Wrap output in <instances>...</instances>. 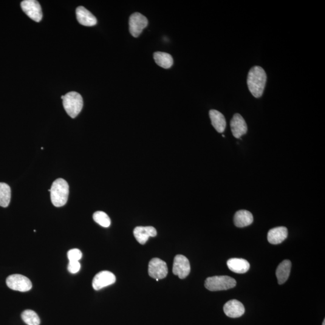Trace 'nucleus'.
<instances>
[{"mask_svg": "<svg viewBox=\"0 0 325 325\" xmlns=\"http://www.w3.org/2000/svg\"><path fill=\"white\" fill-rule=\"evenodd\" d=\"M266 80V73L261 67L255 66L250 69L248 73L247 84L249 90L254 97H261Z\"/></svg>", "mask_w": 325, "mask_h": 325, "instance_id": "1", "label": "nucleus"}, {"mask_svg": "<svg viewBox=\"0 0 325 325\" xmlns=\"http://www.w3.org/2000/svg\"><path fill=\"white\" fill-rule=\"evenodd\" d=\"M51 200L56 207H61L66 204L68 199L69 188L68 184L62 179L53 182L50 189Z\"/></svg>", "mask_w": 325, "mask_h": 325, "instance_id": "2", "label": "nucleus"}, {"mask_svg": "<svg viewBox=\"0 0 325 325\" xmlns=\"http://www.w3.org/2000/svg\"><path fill=\"white\" fill-rule=\"evenodd\" d=\"M63 105L65 111L72 118L77 117L83 107V100L80 94L70 92L64 95Z\"/></svg>", "mask_w": 325, "mask_h": 325, "instance_id": "3", "label": "nucleus"}, {"mask_svg": "<svg viewBox=\"0 0 325 325\" xmlns=\"http://www.w3.org/2000/svg\"><path fill=\"white\" fill-rule=\"evenodd\" d=\"M236 281L228 276H215L209 277L205 282L206 289L211 292L227 290L236 286Z\"/></svg>", "mask_w": 325, "mask_h": 325, "instance_id": "4", "label": "nucleus"}, {"mask_svg": "<svg viewBox=\"0 0 325 325\" xmlns=\"http://www.w3.org/2000/svg\"><path fill=\"white\" fill-rule=\"evenodd\" d=\"M6 284L10 289L21 292H28L32 288V283L30 279L19 274H14L8 276Z\"/></svg>", "mask_w": 325, "mask_h": 325, "instance_id": "5", "label": "nucleus"}, {"mask_svg": "<svg viewBox=\"0 0 325 325\" xmlns=\"http://www.w3.org/2000/svg\"><path fill=\"white\" fill-rule=\"evenodd\" d=\"M148 24V19L140 13H134L130 17L129 30L131 35L137 38Z\"/></svg>", "mask_w": 325, "mask_h": 325, "instance_id": "6", "label": "nucleus"}, {"mask_svg": "<svg viewBox=\"0 0 325 325\" xmlns=\"http://www.w3.org/2000/svg\"><path fill=\"white\" fill-rule=\"evenodd\" d=\"M168 268L166 262L159 259H152L149 261L148 274L152 278L160 279L168 275Z\"/></svg>", "mask_w": 325, "mask_h": 325, "instance_id": "7", "label": "nucleus"}, {"mask_svg": "<svg viewBox=\"0 0 325 325\" xmlns=\"http://www.w3.org/2000/svg\"><path fill=\"white\" fill-rule=\"evenodd\" d=\"M21 5L24 12L33 21L39 22L42 20V8L38 1L24 0L21 2Z\"/></svg>", "mask_w": 325, "mask_h": 325, "instance_id": "8", "label": "nucleus"}, {"mask_svg": "<svg viewBox=\"0 0 325 325\" xmlns=\"http://www.w3.org/2000/svg\"><path fill=\"white\" fill-rule=\"evenodd\" d=\"M173 273L180 279H185L191 272V265L189 260L183 255L175 256L174 260Z\"/></svg>", "mask_w": 325, "mask_h": 325, "instance_id": "9", "label": "nucleus"}, {"mask_svg": "<svg viewBox=\"0 0 325 325\" xmlns=\"http://www.w3.org/2000/svg\"><path fill=\"white\" fill-rule=\"evenodd\" d=\"M115 282L116 276L114 273L109 271H102L94 277L92 281V286L94 290H100L114 284Z\"/></svg>", "mask_w": 325, "mask_h": 325, "instance_id": "10", "label": "nucleus"}, {"mask_svg": "<svg viewBox=\"0 0 325 325\" xmlns=\"http://www.w3.org/2000/svg\"><path fill=\"white\" fill-rule=\"evenodd\" d=\"M231 131L234 137L239 138L243 135L247 134L248 131V127L245 121L239 114H236L233 116V119L231 121Z\"/></svg>", "mask_w": 325, "mask_h": 325, "instance_id": "11", "label": "nucleus"}, {"mask_svg": "<svg viewBox=\"0 0 325 325\" xmlns=\"http://www.w3.org/2000/svg\"><path fill=\"white\" fill-rule=\"evenodd\" d=\"M224 311L225 315L231 318L241 317L245 312L244 305L236 299L227 302L224 305Z\"/></svg>", "mask_w": 325, "mask_h": 325, "instance_id": "12", "label": "nucleus"}, {"mask_svg": "<svg viewBox=\"0 0 325 325\" xmlns=\"http://www.w3.org/2000/svg\"><path fill=\"white\" fill-rule=\"evenodd\" d=\"M76 15H77L79 23L84 26H94L97 23V19L96 17L83 6H79L77 8Z\"/></svg>", "mask_w": 325, "mask_h": 325, "instance_id": "13", "label": "nucleus"}, {"mask_svg": "<svg viewBox=\"0 0 325 325\" xmlns=\"http://www.w3.org/2000/svg\"><path fill=\"white\" fill-rule=\"evenodd\" d=\"M134 236L141 245H145L149 237L157 236V231L153 227H137L133 231Z\"/></svg>", "mask_w": 325, "mask_h": 325, "instance_id": "14", "label": "nucleus"}, {"mask_svg": "<svg viewBox=\"0 0 325 325\" xmlns=\"http://www.w3.org/2000/svg\"><path fill=\"white\" fill-rule=\"evenodd\" d=\"M287 236L288 230L286 227H276L268 231L267 240L271 244L278 245L283 242Z\"/></svg>", "mask_w": 325, "mask_h": 325, "instance_id": "15", "label": "nucleus"}, {"mask_svg": "<svg viewBox=\"0 0 325 325\" xmlns=\"http://www.w3.org/2000/svg\"><path fill=\"white\" fill-rule=\"evenodd\" d=\"M227 265L232 272L239 274L247 272L250 268L249 262L242 259H231L227 261Z\"/></svg>", "mask_w": 325, "mask_h": 325, "instance_id": "16", "label": "nucleus"}, {"mask_svg": "<svg viewBox=\"0 0 325 325\" xmlns=\"http://www.w3.org/2000/svg\"><path fill=\"white\" fill-rule=\"evenodd\" d=\"M254 217L251 212L242 210L236 212L234 217V224L237 227L243 228L248 227L252 224Z\"/></svg>", "mask_w": 325, "mask_h": 325, "instance_id": "17", "label": "nucleus"}, {"mask_svg": "<svg viewBox=\"0 0 325 325\" xmlns=\"http://www.w3.org/2000/svg\"><path fill=\"white\" fill-rule=\"evenodd\" d=\"M209 115H210L212 126L216 131L219 133L224 132L227 126L224 116L216 110H211L209 112Z\"/></svg>", "mask_w": 325, "mask_h": 325, "instance_id": "18", "label": "nucleus"}, {"mask_svg": "<svg viewBox=\"0 0 325 325\" xmlns=\"http://www.w3.org/2000/svg\"><path fill=\"white\" fill-rule=\"evenodd\" d=\"M292 263L289 260H285L279 264L276 271V276L279 284H283L290 276Z\"/></svg>", "mask_w": 325, "mask_h": 325, "instance_id": "19", "label": "nucleus"}, {"mask_svg": "<svg viewBox=\"0 0 325 325\" xmlns=\"http://www.w3.org/2000/svg\"><path fill=\"white\" fill-rule=\"evenodd\" d=\"M154 58L155 62L159 66L165 69H169L173 65V58L168 53L163 52H156L154 54Z\"/></svg>", "mask_w": 325, "mask_h": 325, "instance_id": "20", "label": "nucleus"}, {"mask_svg": "<svg viewBox=\"0 0 325 325\" xmlns=\"http://www.w3.org/2000/svg\"><path fill=\"white\" fill-rule=\"evenodd\" d=\"M11 199V189L6 183H0V206L7 207Z\"/></svg>", "mask_w": 325, "mask_h": 325, "instance_id": "21", "label": "nucleus"}, {"mask_svg": "<svg viewBox=\"0 0 325 325\" xmlns=\"http://www.w3.org/2000/svg\"><path fill=\"white\" fill-rule=\"evenodd\" d=\"M21 318L25 323L28 325H39L41 323L38 315L32 310L24 311L22 313Z\"/></svg>", "mask_w": 325, "mask_h": 325, "instance_id": "22", "label": "nucleus"}, {"mask_svg": "<svg viewBox=\"0 0 325 325\" xmlns=\"http://www.w3.org/2000/svg\"><path fill=\"white\" fill-rule=\"evenodd\" d=\"M93 219L98 224L104 228H108L111 224V220H110V217L103 211H98L95 212L94 215H93Z\"/></svg>", "mask_w": 325, "mask_h": 325, "instance_id": "23", "label": "nucleus"}, {"mask_svg": "<svg viewBox=\"0 0 325 325\" xmlns=\"http://www.w3.org/2000/svg\"><path fill=\"white\" fill-rule=\"evenodd\" d=\"M81 257L82 253L78 249H72L67 253V258L69 261H79Z\"/></svg>", "mask_w": 325, "mask_h": 325, "instance_id": "24", "label": "nucleus"}, {"mask_svg": "<svg viewBox=\"0 0 325 325\" xmlns=\"http://www.w3.org/2000/svg\"><path fill=\"white\" fill-rule=\"evenodd\" d=\"M81 265L79 261H69L67 265V269L70 273L75 274L77 273L80 270Z\"/></svg>", "mask_w": 325, "mask_h": 325, "instance_id": "25", "label": "nucleus"}, {"mask_svg": "<svg viewBox=\"0 0 325 325\" xmlns=\"http://www.w3.org/2000/svg\"><path fill=\"white\" fill-rule=\"evenodd\" d=\"M61 98L62 99V100H64V95H62V97H61Z\"/></svg>", "mask_w": 325, "mask_h": 325, "instance_id": "26", "label": "nucleus"}, {"mask_svg": "<svg viewBox=\"0 0 325 325\" xmlns=\"http://www.w3.org/2000/svg\"><path fill=\"white\" fill-rule=\"evenodd\" d=\"M322 325H325V320L324 321L323 324Z\"/></svg>", "mask_w": 325, "mask_h": 325, "instance_id": "27", "label": "nucleus"}]
</instances>
